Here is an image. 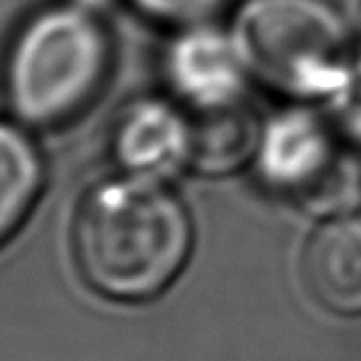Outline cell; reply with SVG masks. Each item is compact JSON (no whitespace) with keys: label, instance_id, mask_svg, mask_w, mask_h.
Wrapping results in <instances>:
<instances>
[{"label":"cell","instance_id":"6da1fadb","mask_svg":"<svg viewBox=\"0 0 361 361\" xmlns=\"http://www.w3.org/2000/svg\"><path fill=\"white\" fill-rule=\"evenodd\" d=\"M195 226L163 180L119 174L85 195L73 254L85 283L115 302H147L185 268Z\"/></svg>","mask_w":361,"mask_h":361},{"label":"cell","instance_id":"7a4b0ae2","mask_svg":"<svg viewBox=\"0 0 361 361\" xmlns=\"http://www.w3.org/2000/svg\"><path fill=\"white\" fill-rule=\"evenodd\" d=\"M112 42L94 9L53 3L18 27L3 62V90L18 123L60 128L87 110L106 85Z\"/></svg>","mask_w":361,"mask_h":361},{"label":"cell","instance_id":"3957f363","mask_svg":"<svg viewBox=\"0 0 361 361\" xmlns=\"http://www.w3.org/2000/svg\"><path fill=\"white\" fill-rule=\"evenodd\" d=\"M229 35L250 78L290 99H331L355 60L329 0H245Z\"/></svg>","mask_w":361,"mask_h":361},{"label":"cell","instance_id":"277c9868","mask_svg":"<svg viewBox=\"0 0 361 361\" xmlns=\"http://www.w3.org/2000/svg\"><path fill=\"white\" fill-rule=\"evenodd\" d=\"M254 158L263 183L313 217L355 215L361 204L357 160L334 133L304 112L265 123Z\"/></svg>","mask_w":361,"mask_h":361},{"label":"cell","instance_id":"5b68a950","mask_svg":"<svg viewBox=\"0 0 361 361\" xmlns=\"http://www.w3.org/2000/svg\"><path fill=\"white\" fill-rule=\"evenodd\" d=\"M172 97L188 112H204L245 101L250 73L231 35L202 23L180 27L163 58Z\"/></svg>","mask_w":361,"mask_h":361},{"label":"cell","instance_id":"8992f818","mask_svg":"<svg viewBox=\"0 0 361 361\" xmlns=\"http://www.w3.org/2000/svg\"><path fill=\"white\" fill-rule=\"evenodd\" d=\"M110 151L121 174L167 183L192 163V121L188 110L160 97L133 101L115 119Z\"/></svg>","mask_w":361,"mask_h":361},{"label":"cell","instance_id":"52a82bcc","mask_svg":"<svg viewBox=\"0 0 361 361\" xmlns=\"http://www.w3.org/2000/svg\"><path fill=\"white\" fill-rule=\"evenodd\" d=\"M304 283L322 307L341 316L361 313V217L325 220L304 247Z\"/></svg>","mask_w":361,"mask_h":361},{"label":"cell","instance_id":"ba28073f","mask_svg":"<svg viewBox=\"0 0 361 361\" xmlns=\"http://www.w3.org/2000/svg\"><path fill=\"white\" fill-rule=\"evenodd\" d=\"M188 115L192 121L190 167L197 172L208 176L235 172L259 151L263 126L247 101Z\"/></svg>","mask_w":361,"mask_h":361},{"label":"cell","instance_id":"9c48e42d","mask_svg":"<svg viewBox=\"0 0 361 361\" xmlns=\"http://www.w3.org/2000/svg\"><path fill=\"white\" fill-rule=\"evenodd\" d=\"M44 188V160L32 137L14 121L0 119V245L30 215Z\"/></svg>","mask_w":361,"mask_h":361},{"label":"cell","instance_id":"30bf717a","mask_svg":"<svg viewBox=\"0 0 361 361\" xmlns=\"http://www.w3.org/2000/svg\"><path fill=\"white\" fill-rule=\"evenodd\" d=\"M229 0H126L147 21L169 27H190L208 23L226 7Z\"/></svg>","mask_w":361,"mask_h":361},{"label":"cell","instance_id":"8fae6325","mask_svg":"<svg viewBox=\"0 0 361 361\" xmlns=\"http://www.w3.org/2000/svg\"><path fill=\"white\" fill-rule=\"evenodd\" d=\"M331 119L348 145L361 147V55H355L343 87L331 97Z\"/></svg>","mask_w":361,"mask_h":361}]
</instances>
